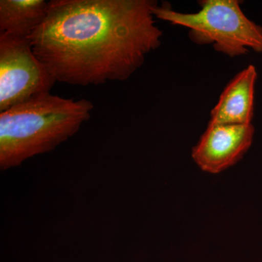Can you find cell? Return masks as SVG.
Returning <instances> with one entry per match:
<instances>
[{
	"instance_id": "1",
	"label": "cell",
	"mask_w": 262,
	"mask_h": 262,
	"mask_svg": "<svg viewBox=\"0 0 262 262\" xmlns=\"http://www.w3.org/2000/svg\"><path fill=\"white\" fill-rule=\"evenodd\" d=\"M155 0H53L29 37L56 82L87 86L125 81L161 46Z\"/></svg>"
},
{
	"instance_id": "2",
	"label": "cell",
	"mask_w": 262,
	"mask_h": 262,
	"mask_svg": "<svg viewBox=\"0 0 262 262\" xmlns=\"http://www.w3.org/2000/svg\"><path fill=\"white\" fill-rule=\"evenodd\" d=\"M94 105L52 95L37 96L0 113V169L15 168L50 152L75 136Z\"/></svg>"
},
{
	"instance_id": "3",
	"label": "cell",
	"mask_w": 262,
	"mask_h": 262,
	"mask_svg": "<svg viewBox=\"0 0 262 262\" xmlns=\"http://www.w3.org/2000/svg\"><path fill=\"white\" fill-rule=\"evenodd\" d=\"M238 0H201L196 13L176 11L168 3L153 9L155 18L189 29L194 44L212 46L226 56H244L249 50L262 52V27L250 20Z\"/></svg>"
},
{
	"instance_id": "4",
	"label": "cell",
	"mask_w": 262,
	"mask_h": 262,
	"mask_svg": "<svg viewBox=\"0 0 262 262\" xmlns=\"http://www.w3.org/2000/svg\"><path fill=\"white\" fill-rule=\"evenodd\" d=\"M56 82L29 38L0 34V113L49 94Z\"/></svg>"
},
{
	"instance_id": "5",
	"label": "cell",
	"mask_w": 262,
	"mask_h": 262,
	"mask_svg": "<svg viewBox=\"0 0 262 262\" xmlns=\"http://www.w3.org/2000/svg\"><path fill=\"white\" fill-rule=\"evenodd\" d=\"M252 124H210L192 149L194 163L203 171L220 173L242 159L252 144Z\"/></svg>"
},
{
	"instance_id": "6",
	"label": "cell",
	"mask_w": 262,
	"mask_h": 262,
	"mask_svg": "<svg viewBox=\"0 0 262 262\" xmlns=\"http://www.w3.org/2000/svg\"><path fill=\"white\" fill-rule=\"evenodd\" d=\"M257 72L253 65L248 66L234 76L212 108L210 124H251L254 110L255 84Z\"/></svg>"
},
{
	"instance_id": "7",
	"label": "cell",
	"mask_w": 262,
	"mask_h": 262,
	"mask_svg": "<svg viewBox=\"0 0 262 262\" xmlns=\"http://www.w3.org/2000/svg\"><path fill=\"white\" fill-rule=\"evenodd\" d=\"M49 2L45 0H1L0 34L29 38L47 15Z\"/></svg>"
}]
</instances>
